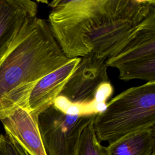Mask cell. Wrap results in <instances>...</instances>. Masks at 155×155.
Listing matches in <instances>:
<instances>
[{
  "instance_id": "obj_1",
  "label": "cell",
  "mask_w": 155,
  "mask_h": 155,
  "mask_svg": "<svg viewBox=\"0 0 155 155\" xmlns=\"http://www.w3.org/2000/svg\"><path fill=\"white\" fill-rule=\"evenodd\" d=\"M48 25L69 59L108 58L154 9V0H55Z\"/></svg>"
},
{
  "instance_id": "obj_2",
  "label": "cell",
  "mask_w": 155,
  "mask_h": 155,
  "mask_svg": "<svg viewBox=\"0 0 155 155\" xmlns=\"http://www.w3.org/2000/svg\"><path fill=\"white\" fill-rule=\"evenodd\" d=\"M70 60L47 21L36 16L26 22L0 61V119L17 107L27 108L38 82Z\"/></svg>"
},
{
  "instance_id": "obj_3",
  "label": "cell",
  "mask_w": 155,
  "mask_h": 155,
  "mask_svg": "<svg viewBox=\"0 0 155 155\" xmlns=\"http://www.w3.org/2000/svg\"><path fill=\"white\" fill-rule=\"evenodd\" d=\"M93 127L98 140L108 143L155 127V82L130 88L115 96L94 116Z\"/></svg>"
},
{
  "instance_id": "obj_4",
  "label": "cell",
  "mask_w": 155,
  "mask_h": 155,
  "mask_svg": "<svg viewBox=\"0 0 155 155\" xmlns=\"http://www.w3.org/2000/svg\"><path fill=\"white\" fill-rule=\"evenodd\" d=\"M80 58L53 104L67 113L96 115L105 108L113 92L107 74V59L94 54Z\"/></svg>"
},
{
  "instance_id": "obj_5",
  "label": "cell",
  "mask_w": 155,
  "mask_h": 155,
  "mask_svg": "<svg viewBox=\"0 0 155 155\" xmlns=\"http://www.w3.org/2000/svg\"><path fill=\"white\" fill-rule=\"evenodd\" d=\"M91 116L67 113L54 104L41 112L38 124L46 155H76L81 133Z\"/></svg>"
},
{
  "instance_id": "obj_6",
  "label": "cell",
  "mask_w": 155,
  "mask_h": 155,
  "mask_svg": "<svg viewBox=\"0 0 155 155\" xmlns=\"http://www.w3.org/2000/svg\"><path fill=\"white\" fill-rule=\"evenodd\" d=\"M155 56V9L127 36L113 54L107 58V67H119Z\"/></svg>"
},
{
  "instance_id": "obj_7",
  "label": "cell",
  "mask_w": 155,
  "mask_h": 155,
  "mask_svg": "<svg viewBox=\"0 0 155 155\" xmlns=\"http://www.w3.org/2000/svg\"><path fill=\"white\" fill-rule=\"evenodd\" d=\"M5 134L17 142L29 155H46L38 124V117L27 108L17 107L0 119Z\"/></svg>"
},
{
  "instance_id": "obj_8",
  "label": "cell",
  "mask_w": 155,
  "mask_h": 155,
  "mask_svg": "<svg viewBox=\"0 0 155 155\" xmlns=\"http://www.w3.org/2000/svg\"><path fill=\"white\" fill-rule=\"evenodd\" d=\"M38 4L31 0H0V61L22 26L36 16Z\"/></svg>"
},
{
  "instance_id": "obj_9",
  "label": "cell",
  "mask_w": 155,
  "mask_h": 155,
  "mask_svg": "<svg viewBox=\"0 0 155 155\" xmlns=\"http://www.w3.org/2000/svg\"><path fill=\"white\" fill-rule=\"evenodd\" d=\"M80 59V58L70 59L38 82L28 99L27 109L31 114L38 117L41 112L53 104Z\"/></svg>"
},
{
  "instance_id": "obj_10",
  "label": "cell",
  "mask_w": 155,
  "mask_h": 155,
  "mask_svg": "<svg viewBox=\"0 0 155 155\" xmlns=\"http://www.w3.org/2000/svg\"><path fill=\"white\" fill-rule=\"evenodd\" d=\"M155 127L130 133L109 143L107 155H154Z\"/></svg>"
},
{
  "instance_id": "obj_11",
  "label": "cell",
  "mask_w": 155,
  "mask_h": 155,
  "mask_svg": "<svg viewBox=\"0 0 155 155\" xmlns=\"http://www.w3.org/2000/svg\"><path fill=\"white\" fill-rule=\"evenodd\" d=\"M117 69L121 80L137 79L147 82H155V56L124 64Z\"/></svg>"
},
{
  "instance_id": "obj_12",
  "label": "cell",
  "mask_w": 155,
  "mask_h": 155,
  "mask_svg": "<svg viewBox=\"0 0 155 155\" xmlns=\"http://www.w3.org/2000/svg\"><path fill=\"white\" fill-rule=\"evenodd\" d=\"M93 115L82 130L76 155H107L105 147L98 140L93 127Z\"/></svg>"
},
{
  "instance_id": "obj_13",
  "label": "cell",
  "mask_w": 155,
  "mask_h": 155,
  "mask_svg": "<svg viewBox=\"0 0 155 155\" xmlns=\"http://www.w3.org/2000/svg\"><path fill=\"white\" fill-rule=\"evenodd\" d=\"M0 155H29L17 142L6 134H0Z\"/></svg>"
}]
</instances>
